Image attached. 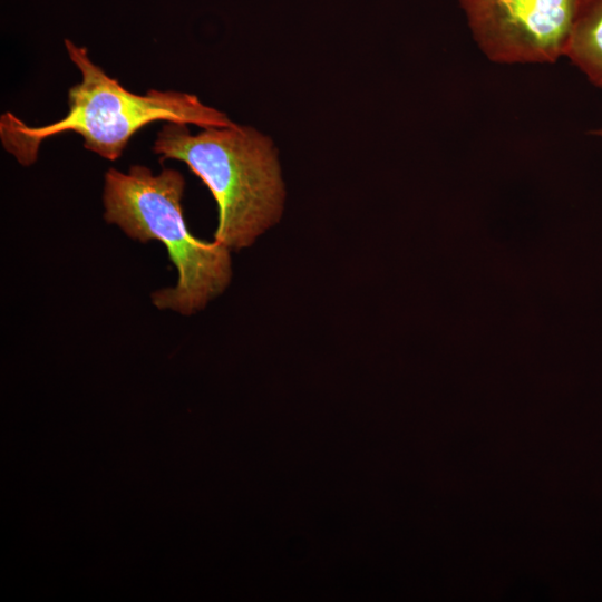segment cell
Instances as JSON below:
<instances>
[{"label": "cell", "instance_id": "6", "mask_svg": "<svg viewBox=\"0 0 602 602\" xmlns=\"http://www.w3.org/2000/svg\"><path fill=\"white\" fill-rule=\"evenodd\" d=\"M590 134L593 135V136H598V137L602 138V127H601V128H596V129H592V130L590 132Z\"/></svg>", "mask_w": 602, "mask_h": 602}, {"label": "cell", "instance_id": "1", "mask_svg": "<svg viewBox=\"0 0 602 602\" xmlns=\"http://www.w3.org/2000/svg\"><path fill=\"white\" fill-rule=\"evenodd\" d=\"M64 43L81 74V81L68 90L67 115L45 126H29L11 113L1 116L3 147L21 165L33 164L45 139L66 132L80 135L86 149L116 161L130 138L154 122L191 124L201 128L234 124L226 114L206 106L193 94L158 89L144 95L132 93L93 62L86 47L70 39H65Z\"/></svg>", "mask_w": 602, "mask_h": 602}, {"label": "cell", "instance_id": "5", "mask_svg": "<svg viewBox=\"0 0 602 602\" xmlns=\"http://www.w3.org/2000/svg\"><path fill=\"white\" fill-rule=\"evenodd\" d=\"M564 57L602 90V0H577Z\"/></svg>", "mask_w": 602, "mask_h": 602}, {"label": "cell", "instance_id": "2", "mask_svg": "<svg viewBox=\"0 0 602 602\" xmlns=\"http://www.w3.org/2000/svg\"><path fill=\"white\" fill-rule=\"evenodd\" d=\"M153 152L183 162L207 186L219 210L214 240L230 250L250 246L280 220L285 192L278 153L258 129L234 123L192 135L187 124L167 122Z\"/></svg>", "mask_w": 602, "mask_h": 602}, {"label": "cell", "instance_id": "4", "mask_svg": "<svg viewBox=\"0 0 602 602\" xmlns=\"http://www.w3.org/2000/svg\"><path fill=\"white\" fill-rule=\"evenodd\" d=\"M473 39L493 62L564 57L577 0H458Z\"/></svg>", "mask_w": 602, "mask_h": 602}, {"label": "cell", "instance_id": "3", "mask_svg": "<svg viewBox=\"0 0 602 602\" xmlns=\"http://www.w3.org/2000/svg\"><path fill=\"white\" fill-rule=\"evenodd\" d=\"M185 179L173 168L154 174L143 165L127 173L109 168L104 177V219L139 242L156 240L177 269L175 287L153 292V304L190 315L222 293L232 276L230 249L206 242L187 229L182 198Z\"/></svg>", "mask_w": 602, "mask_h": 602}]
</instances>
